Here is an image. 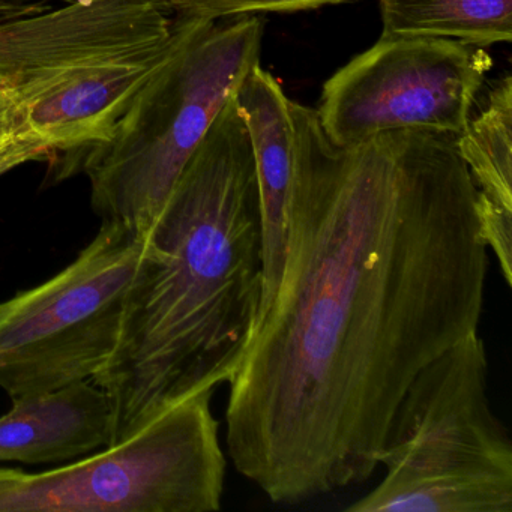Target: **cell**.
<instances>
[{
  "label": "cell",
  "instance_id": "ba28073f",
  "mask_svg": "<svg viewBox=\"0 0 512 512\" xmlns=\"http://www.w3.org/2000/svg\"><path fill=\"white\" fill-rule=\"evenodd\" d=\"M490 68L482 47L461 41L380 37L325 83L317 116L340 146L407 128L458 137Z\"/></svg>",
  "mask_w": 512,
  "mask_h": 512
},
{
  "label": "cell",
  "instance_id": "7c38bea8",
  "mask_svg": "<svg viewBox=\"0 0 512 512\" xmlns=\"http://www.w3.org/2000/svg\"><path fill=\"white\" fill-rule=\"evenodd\" d=\"M382 37L457 40L485 47L511 43L512 0H380Z\"/></svg>",
  "mask_w": 512,
  "mask_h": 512
},
{
  "label": "cell",
  "instance_id": "e0dca14e",
  "mask_svg": "<svg viewBox=\"0 0 512 512\" xmlns=\"http://www.w3.org/2000/svg\"><path fill=\"white\" fill-rule=\"evenodd\" d=\"M23 475L22 470L19 469H0V487L11 484L17 481Z\"/></svg>",
  "mask_w": 512,
  "mask_h": 512
},
{
  "label": "cell",
  "instance_id": "277c9868",
  "mask_svg": "<svg viewBox=\"0 0 512 512\" xmlns=\"http://www.w3.org/2000/svg\"><path fill=\"white\" fill-rule=\"evenodd\" d=\"M265 22L184 17L175 50L109 136L86 148L83 170L104 221L145 232L224 104L260 65Z\"/></svg>",
  "mask_w": 512,
  "mask_h": 512
},
{
  "label": "cell",
  "instance_id": "5b68a950",
  "mask_svg": "<svg viewBox=\"0 0 512 512\" xmlns=\"http://www.w3.org/2000/svg\"><path fill=\"white\" fill-rule=\"evenodd\" d=\"M478 331L428 362L377 455L382 482L347 512H512V443L487 394Z\"/></svg>",
  "mask_w": 512,
  "mask_h": 512
},
{
  "label": "cell",
  "instance_id": "5bb4252c",
  "mask_svg": "<svg viewBox=\"0 0 512 512\" xmlns=\"http://www.w3.org/2000/svg\"><path fill=\"white\" fill-rule=\"evenodd\" d=\"M46 155H49V151L41 143L28 137L19 134L0 137V175L20 164L38 160Z\"/></svg>",
  "mask_w": 512,
  "mask_h": 512
},
{
  "label": "cell",
  "instance_id": "ac0fdd59",
  "mask_svg": "<svg viewBox=\"0 0 512 512\" xmlns=\"http://www.w3.org/2000/svg\"><path fill=\"white\" fill-rule=\"evenodd\" d=\"M43 2H50V0H43ZM59 2H64V4H68V2H73V0H59Z\"/></svg>",
  "mask_w": 512,
  "mask_h": 512
},
{
  "label": "cell",
  "instance_id": "3957f363",
  "mask_svg": "<svg viewBox=\"0 0 512 512\" xmlns=\"http://www.w3.org/2000/svg\"><path fill=\"white\" fill-rule=\"evenodd\" d=\"M173 23L163 0H73L0 23V88L23 136L49 154L106 139L166 62Z\"/></svg>",
  "mask_w": 512,
  "mask_h": 512
},
{
  "label": "cell",
  "instance_id": "2e32d148",
  "mask_svg": "<svg viewBox=\"0 0 512 512\" xmlns=\"http://www.w3.org/2000/svg\"><path fill=\"white\" fill-rule=\"evenodd\" d=\"M11 134L23 136L22 121L13 94L8 89L0 88V137Z\"/></svg>",
  "mask_w": 512,
  "mask_h": 512
},
{
  "label": "cell",
  "instance_id": "6da1fadb",
  "mask_svg": "<svg viewBox=\"0 0 512 512\" xmlns=\"http://www.w3.org/2000/svg\"><path fill=\"white\" fill-rule=\"evenodd\" d=\"M295 164L271 307L229 380L227 448L272 502L367 481L413 377L478 331L490 257L457 137L335 145L290 100Z\"/></svg>",
  "mask_w": 512,
  "mask_h": 512
},
{
  "label": "cell",
  "instance_id": "7a4b0ae2",
  "mask_svg": "<svg viewBox=\"0 0 512 512\" xmlns=\"http://www.w3.org/2000/svg\"><path fill=\"white\" fill-rule=\"evenodd\" d=\"M262 299V206L233 95L143 233L118 344L92 379L112 400L110 445L229 382L256 334Z\"/></svg>",
  "mask_w": 512,
  "mask_h": 512
},
{
  "label": "cell",
  "instance_id": "9c48e42d",
  "mask_svg": "<svg viewBox=\"0 0 512 512\" xmlns=\"http://www.w3.org/2000/svg\"><path fill=\"white\" fill-rule=\"evenodd\" d=\"M235 97L250 134L262 206L263 299L260 323L274 301L286 257L295 139L290 100L280 83L260 65L245 77Z\"/></svg>",
  "mask_w": 512,
  "mask_h": 512
},
{
  "label": "cell",
  "instance_id": "30bf717a",
  "mask_svg": "<svg viewBox=\"0 0 512 512\" xmlns=\"http://www.w3.org/2000/svg\"><path fill=\"white\" fill-rule=\"evenodd\" d=\"M0 416V461L58 463L112 442L113 406L92 379L13 400Z\"/></svg>",
  "mask_w": 512,
  "mask_h": 512
},
{
  "label": "cell",
  "instance_id": "8fae6325",
  "mask_svg": "<svg viewBox=\"0 0 512 512\" xmlns=\"http://www.w3.org/2000/svg\"><path fill=\"white\" fill-rule=\"evenodd\" d=\"M478 191L481 235L512 286V77L497 80L484 107L457 137Z\"/></svg>",
  "mask_w": 512,
  "mask_h": 512
},
{
  "label": "cell",
  "instance_id": "9a60e30c",
  "mask_svg": "<svg viewBox=\"0 0 512 512\" xmlns=\"http://www.w3.org/2000/svg\"><path fill=\"white\" fill-rule=\"evenodd\" d=\"M52 8V4L43 0H0V23L32 16V14L46 13Z\"/></svg>",
  "mask_w": 512,
  "mask_h": 512
},
{
  "label": "cell",
  "instance_id": "4fadbf2b",
  "mask_svg": "<svg viewBox=\"0 0 512 512\" xmlns=\"http://www.w3.org/2000/svg\"><path fill=\"white\" fill-rule=\"evenodd\" d=\"M170 13L193 19L223 20L260 13L316 10L350 0H163Z\"/></svg>",
  "mask_w": 512,
  "mask_h": 512
},
{
  "label": "cell",
  "instance_id": "8992f818",
  "mask_svg": "<svg viewBox=\"0 0 512 512\" xmlns=\"http://www.w3.org/2000/svg\"><path fill=\"white\" fill-rule=\"evenodd\" d=\"M214 391L164 409L133 436L0 487V512L220 511L226 458Z\"/></svg>",
  "mask_w": 512,
  "mask_h": 512
},
{
  "label": "cell",
  "instance_id": "52a82bcc",
  "mask_svg": "<svg viewBox=\"0 0 512 512\" xmlns=\"http://www.w3.org/2000/svg\"><path fill=\"white\" fill-rule=\"evenodd\" d=\"M143 233L104 221L46 283L0 302V388L11 400L94 379L118 344Z\"/></svg>",
  "mask_w": 512,
  "mask_h": 512
}]
</instances>
